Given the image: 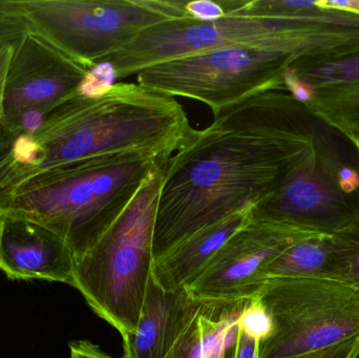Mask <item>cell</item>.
Returning a JSON list of instances; mask_svg holds the SVG:
<instances>
[{
    "mask_svg": "<svg viewBox=\"0 0 359 358\" xmlns=\"http://www.w3.org/2000/svg\"><path fill=\"white\" fill-rule=\"evenodd\" d=\"M349 263L350 285L359 291V226L349 227L334 235Z\"/></svg>",
    "mask_w": 359,
    "mask_h": 358,
    "instance_id": "ffe728a7",
    "label": "cell"
},
{
    "mask_svg": "<svg viewBox=\"0 0 359 358\" xmlns=\"http://www.w3.org/2000/svg\"><path fill=\"white\" fill-rule=\"evenodd\" d=\"M206 303L187 288L163 289L151 275L136 332L124 338V358H165Z\"/></svg>",
    "mask_w": 359,
    "mask_h": 358,
    "instance_id": "7c38bea8",
    "label": "cell"
},
{
    "mask_svg": "<svg viewBox=\"0 0 359 358\" xmlns=\"http://www.w3.org/2000/svg\"><path fill=\"white\" fill-rule=\"evenodd\" d=\"M165 161L154 167L113 224L75 261L73 287L122 340L138 327L155 262L154 235Z\"/></svg>",
    "mask_w": 359,
    "mask_h": 358,
    "instance_id": "277c9868",
    "label": "cell"
},
{
    "mask_svg": "<svg viewBox=\"0 0 359 358\" xmlns=\"http://www.w3.org/2000/svg\"><path fill=\"white\" fill-rule=\"evenodd\" d=\"M359 338L341 343L337 346L297 358H358Z\"/></svg>",
    "mask_w": 359,
    "mask_h": 358,
    "instance_id": "44dd1931",
    "label": "cell"
},
{
    "mask_svg": "<svg viewBox=\"0 0 359 358\" xmlns=\"http://www.w3.org/2000/svg\"><path fill=\"white\" fill-rule=\"evenodd\" d=\"M31 31L86 69L154 25L187 18L179 0H18Z\"/></svg>",
    "mask_w": 359,
    "mask_h": 358,
    "instance_id": "5b68a950",
    "label": "cell"
},
{
    "mask_svg": "<svg viewBox=\"0 0 359 358\" xmlns=\"http://www.w3.org/2000/svg\"><path fill=\"white\" fill-rule=\"evenodd\" d=\"M0 214H1V208H0Z\"/></svg>",
    "mask_w": 359,
    "mask_h": 358,
    "instance_id": "83f0119b",
    "label": "cell"
},
{
    "mask_svg": "<svg viewBox=\"0 0 359 358\" xmlns=\"http://www.w3.org/2000/svg\"><path fill=\"white\" fill-rule=\"evenodd\" d=\"M13 43L14 40H0V163L6 159L17 140L16 136L8 128L4 115V88L12 59Z\"/></svg>",
    "mask_w": 359,
    "mask_h": 358,
    "instance_id": "e0dca14e",
    "label": "cell"
},
{
    "mask_svg": "<svg viewBox=\"0 0 359 358\" xmlns=\"http://www.w3.org/2000/svg\"><path fill=\"white\" fill-rule=\"evenodd\" d=\"M183 106L137 83L111 84L94 96L76 94L17 138L0 163V193L46 172L128 153L168 159L194 134Z\"/></svg>",
    "mask_w": 359,
    "mask_h": 358,
    "instance_id": "7a4b0ae2",
    "label": "cell"
},
{
    "mask_svg": "<svg viewBox=\"0 0 359 358\" xmlns=\"http://www.w3.org/2000/svg\"><path fill=\"white\" fill-rule=\"evenodd\" d=\"M163 160L168 159L128 153L46 172L0 193L1 214L50 229L69 244L76 261L113 224Z\"/></svg>",
    "mask_w": 359,
    "mask_h": 358,
    "instance_id": "3957f363",
    "label": "cell"
},
{
    "mask_svg": "<svg viewBox=\"0 0 359 358\" xmlns=\"http://www.w3.org/2000/svg\"><path fill=\"white\" fill-rule=\"evenodd\" d=\"M90 69L33 31L14 40L4 88V115L16 136L36 132L46 116L80 92Z\"/></svg>",
    "mask_w": 359,
    "mask_h": 358,
    "instance_id": "9c48e42d",
    "label": "cell"
},
{
    "mask_svg": "<svg viewBox=\"0 0 359 358\" xmlns=\"http://www.w3.org/2000/svg\"><path fill=\"white\" fill-rule=\"evenodd\" d=\"M288 58L286 50L236 46L170 59L135 76L143 88L204 103L215 115L278 86Z\"/></svg>",
    "mask_w": 359,
    "mask_h": 358,
    "instance_id": "52a82bcc",
    "label": "cell"
},
{
    "mask_svg": "<svg viewBox=\"0 0 359 358\" xmlns=\"http://www.w3.org/2000/svg\"><path fill=\"white\" fill-rule=\"evenodd\" d=\"M236 327L238 331L259 343L267 340L273 332L271 317L257 298L245 305L238 315Z\"/></svg>",
    "mask_w": 359,
    "mask_h": 358,
    "instance_id": "2e32d148",
    "label": "cell"
},
{
    "mask_svg": "<svg viewBox=\"0 0 359 358\" xmlns=\"http://www.w3.org/2000/svg\"><path fill=\"white\" fill-rule=\"evenodd\" d=\"M69 347V358H115L90 340H74Z\"/></svg>",
    "mask_w": 359,
    "mask_h": 358,
    "instance_id": "7402d4cb",
    "label": "cell"
},
{
    "mask_svg": "<svg viewBox=\"0 0 359 358\" xmlns=\"http://www.w3.org/2000/svg\"><path fill=\"white\" fill-rule=\"evenodd\" d=\"M290 105L264 92L215 113L164 163L154 256L276 193L294 160Z\"/></svg>",
    "mask_w": 359,
    "mask_h": 358,
    "instance_id": "6da1fadb",
    "label": "cell"
},
{
    "mask_svg": "<svg viewBox=\"0 0 359 358\" xmlns=\"http://www.w3.org/2000/svg\"><path fill=\"white\" fill-rule=\"evenodd\" d=\"M267 277L324 280L350 285L349 263L334 235H311L285 250L270 265Z\"/></svg>",
    "mask_w": 359,
    "mask_h": 358,
    "instance_id": "5bb4252c",
    "label": "cell"
},
{
    "mask_svg": "<svg viewBox=\"0 0 359 358\" xmlns=\"http://www.w3.org/2000/svg\"><path fill=\"white\" fill-rule=\"evenodd\" d=\"M259 342L238 330V336L229 358H259Z\"/></svg>",
    "mask_w": 359,
    "mask_h": 358,
    "instance_id": "603a6c76",
    "label": "cell"
},
{
    "mask_svg": "<svg viewBox=\"0 0 359 358\" xmlns=\"http://www.w3.org/2000/svg\"><path fill=\"white\" fill-rule=\"evenodd\" d=\"M318 76L323 79L331 80V81H345V80L353 79L349 62L327 65L318 71Z\"/></svg>",
    "mask_w": 359,
    "mask_h": 358,
    "instance_id": "cb8c5ba5",
    "label": "cell"
},
{
    "mask_svg": "<svg viewBox=\"0 0 359 358\" xmlns=\"http://www.w3.org/2000/svg\"><path fill=\"white\" fill-rule=\"evenodd\" d=\"M251 221L250 209L231 214L186 237L155 259L151 275L165 290L187 288L226 242Z\"/></svg>",
    "mask_w": 359,
    "mask_h": 358,
    "instance_id": "4fadbf2b",
    "label": "cell"
},
{
    "mask_svg": "<svg viewBox=\"0 0 359 358\" xmlns=\"http://www.w3.org/2000/svg\"><path fill=\"white\" fill-rule=\"evenodd\" d=\"M248 303V302H247ZM247 303H206L165 358H207L236 326Z\"/></svg>",
    "mask_w": 359,
    "mask_h": 358,
    "instance_id": "9a60e30c",
    "label": "cell"
},
{
    "mask_svg": "<svg viewBox=\"0 0 359 358\" xmlns=\"http://www.w3.org/2000/svg\"><path fill=\"white\" fill-rule=\"evenodd\" d=\"M350 69H351L352 77L353 79L359 78V58L353 61H349Z\"/></svg>",
    "mask_w": 359,
    "mask_h": 358,
    "instance_id": "4316f807",
    "label": "cell"
},
{
    "mask_svg": "<svg viewBox=\"0 0 359 358\" xmlns=\"http://www.w3.org/2000/svg\"><path fill=\"white\" fill-rule=\"evenodd\" d=\"M31 31L18 0H0V40H15Z\"/></svg>",
    "mask_w": 359,
    "mask_h": 358,
    "instance_id": "ac0fdd59",
    "label": "cell"
},
{
    "mask_svg": "<svg viewBox=\"0 0 359 358\" xmlns=\"http://www.w3.org/2000/svg\"><path fill=\"white\" fill-rule=\"evenodd\" d=\"M341 182L345 186L352 187V185H355L356 176L352 170H343L341 172Z\"/></svg>",
    "mask_w": 359,
    "mask_h": 358,
    "instance_id": "484cf974",
    "label": "cell"
},
{
    "mask_svg": "<svg viewBox=\"0 0 359 358\" xmlns=\"http://www.w3.org/2000/svg\"><path fill=\"white\" fill-rule=\"evenodd\" d=\"M325 4L327 6H335V8H355V10H359L358 0H328Z\"/></svg>",
    "mask_w": 359,
    "mask_h": 358,
    "instance_id": "d4e9b609",
    "label": "cell"
},
{
    "mask_svg": "<svg viewBox=\"0 0 359 358\" xmlns=\"http://www.w3.org/2000/svg\"><path fill=\"white\" fill-rule=\"evenodd\" d=\"M311 235L287 225L251 220L226 242L187 289L201 302H250L267 283L270 265Z\"/></svg>",
    "mask_w": 359,
    "mask_h": 358,
    "instance_id": "30bf717a",
    "label": "cell"
},
{
    "mask_svg": "<svg viewBox=\"0 0 359 358\" xmlns=\"http://www.w3.org/2000/svg\"><path fill=\"white\" fill-rule=\"evenodd\" d=\"M294 27L286 19L225 16L211 22L184 18L154 25L105 63L116 79L170 59L217 48H243L289 52L294 44Z\"/></svg>",
    "mask_w": 359,
    "mask_h": 358,
    "instance_id": "ba28073f",
    "label": "cell"
},
{
    "mask_svg": "<svg viewBox=\"0 0 359 358\" xmlns=\"http://www.w3.org/2000/svg\"><path fill=\"white\" fill-rule=\"evenodd\" d=\"M273 323L259 358H297L359 338V291L339 282L270 279L257 296Z\"/></svg>",
    "mask_w": 359,
    "mask_h": 358,
    "instance_id": "8992f818",
    "label": "cell"
},
{
    "mask_svg": "<svg viewBox=\"0 0 359 358\" xmlns=\"http://www.w3.org/2000/svg\"><path fill=\"white\" fill-rule=\"evenodd\" d=\"M236 0H194L186 1L185 12L188 19L198 22H211L230 14Z\"/></svg>",
    "mask_w": 359,
    "mask_h": 358,
    "instance_id": "d6986e66",
    "label": "cell"
},
{
    "mask_svg": "<svg viewBox=\"0 0 359 358\" xmlns=\"http://www.w3.org/2000/svg\"><path fill=\"white\" fill-rule=\"evenodd\" d=\"M0 271L11 281L44 280L73 287L75 256L50 229L0 214Z\"/></svg>",
    "mask_w": 359,
    "mask_h": 358,
    "instance_id": "8fae6325",
    "label": "cell"
}]
</instances>
